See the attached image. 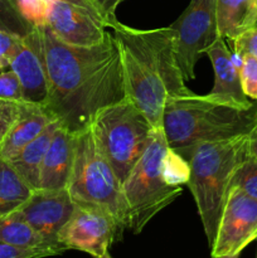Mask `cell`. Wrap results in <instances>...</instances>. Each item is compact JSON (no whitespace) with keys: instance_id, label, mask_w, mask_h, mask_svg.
Instances as JSON below:
<instances>
[{"instance_id":"1","label":"cell","mask_w":257,"mask_h":258,"mask_svg":"<svg viewBox=\"0 0 257 258\" xmlns=\"http://www.w3.org/2000/svg\"><path fill=\"white\" fill-rule=\"evenodd\" d=\"M48 70V98L44 107L71 133L92 123L106 106L126 97L121 52L107 32L93 47H73L42 28Z\"/></svg>"},{"instance_id":"2","label":"cell","mask_w":257,"mask_h":258,"mask_svg":"<svg viewBox=\"0 0 257 258\" xmlns=\"http://www.w3.org/2000/svg\"><path fill=\"white\" fill-rule=\"evenodd\" d=\"M121 52L126 96L146 116L154 127H163L166 101L191 95L186 87L174 48L170 27L135 29L108 22Z\"/></svg>"},{"instance_id":"3","label":"cell","mask_w":257,"mask_h":258,"mask_svg":"<svg viewBox=\"0 0 257 258\" xmlns=\"http://www.w3.org/2000/svg\"><path fill=\"white\" fill-rule=\"evenodd\" d=\"M256 110H241L209 95L170 98L163 115L166 143L181 155L199 144L247 135L257 122Z\"/></svg>"},{"instance_id":"4","label":"cell","mask_w":257,"mask_h":258,"mask_svg":"<svg viewBox=\"0 0 257 258\" xmlns=\"http://www.w3.org/2000/svg\"><path fill=\"white\" fill-rule=\"evenodd\" d=\"M247 135L199 144L181 154L189 163L186 184L196 201L209 248L216 239L232 176L247 154Z\"/></svg>"},{"instance_id":"5","label":"cell","mask_w":257,"mask_h":258,"mask_svg":"<svg viewBox=\"0 0 257 258\" xmlns=\"http://www.w3.org/2000/svg\"><path fill=\"white\" fill-rule=\"evenodd\" d=\"M67 189L76 204L90 206L107 212L127 229V208L122 183L101 151L91 125L76 134L75 156Z\"/></svg>"},{"instance_id":"6","label":"cell","mask_w":257,"mask_h":258,"mask_svg":"<svg viewBox=\"0 0 257 258\" xmlns=\"http://www.w3.org/2000/svg\"><path fill=\"white\" fill-rule=\"evenodd\" d=\"M168 148L164 128H154L145 151L122 181L127 229L135 234L183 191L181 186L170 185L164 179L161 164Z\"/></svg>"},{"instance_id":"7","label":"cell","mask_w":257,"mask_h":258,"mask_svg":"<svg viewBox=\"0 0 257 258\" xmlns=\"http://www.w3.org/2000/svg\"><path fill=\"white\" fill-rule=\"evenodd\" d=\"M91 127L121 183L141 158L155 128L127 96L103 107L95 116Z\"/></svg>"},{"instance_id":"8","label":"cell","mask_w":257,"mask_h":258,"mask_svg":"<svg viewBox=\"0 0 257 258\" xmlns=\"http://www.w3.org/2000/svg\"><path fill=\"white\" fill-rule=\"evenodd\" d=\"M217 0H190L188 8L169 27L174 30V48L184 80L196 78V64L202 53L219 38Z\"/></svg>"},{"instance_id":"9","label":"cell","mask_w":257,"mask_h":258,"mask_svg":"<svg viewBox=\"0 0 257 258\" xmlns=\"http://www.w3.org/2000/svg\"><path fill=\"white\" fill-rule=\"evenodd\" d=\"M47 27L73 47H93L105 39L108 19L93 0H49Z\"/></svg>"},{"instance_id":"10","label":"cell","mask_w":257,"mask_h":258,"mask_svg":"<svg viewBox=\"0 0 257 258\" xmlns=\"http://www.w3.org/2000/svg\"><path fill=\"white\" fill-rule=\"evenodd\" d=\"M121 233L122 229L107 212L76 204L70 221L58 234V242L67 249H77L100 258L107 253Z\"/></svg>"},{"instance_id":"11","label":"cell","mask_w":257,"mask_h":258,"mask_svg":"<svg viewBox=\"0 0 257 258\" xmlns=\"http://www.w3.org/2000/svg\"><path fill=\"white\" fill-rule=\"evenodd\" d=\"M254 239H257V199L241 189L231 188L211 247L212 257L241 254Z\"/></svg>"},{"instance_id":"12","label":"cell","mask_w":257,"mask_h":258,"mask_svg":"<svg viewBox=\"0 0 257 258\" xmlns=\"http://www.w3.org/2000/svg\"><path fill=\"white\" fill-rule=\"evenodd\" d=\"M75 207L67 188L34 189L29 198L13 213L27 222L45 241L62 246L58 242V234L70 221Z\"/></svg>"},{"instance_id":"13","label":"cell","mask_w":257,"mask_h":258,"mask_svg":"<svg viewBox=\"0 0 257 258\" xmlns=\"http://www.w3.org/2000/svg\"><path fill=\"white\" fill-rule=\"evenodd\" d=\"M9 68L19 77L25 102L44 106L49 88L42 28H34L20 39Z\"/></svg>"},{"instance_id":"14","label":"cell","mask_w":257,"mask_h":258,"mask_svg":"<svg viewBox=\"0 0 257 258\" xmlns=\"http://www.w3.org/2000/svg\"><path fill=\"white\" fill-rule=\"evenodd\" d=\"M214 70V86L208 93L212 98L226 105L249 110L254 103L244 95L239 76L242 58L232 54L226 40L219 37L207 50Z\"/></svg>"},{"instance_id":"15","label":"cell","mask_w":257,"mask_h":258,"mask_svg":"<svg viewBox=\"0 0 257 258\" xmlns=\"http://www.w3.org/2000/svg\"><path fill=\"white\" fill-rule=\"evenodd\" d=\"M75 138L76 134L59 125L45 153L38 189L67 188L75 156Z\"/></svg>"},{"instance_id":"16","label":"cell","mask_w":257,"mask_h":258,"mask_svg":"<svg viewBox=\"0 0 257 258\" xmlns=\"http://www.w3.org/2000/svg\"><path fill=\"white\" fill-rule=\"evenodd\" d=\"M53 121L55 118L44 106L24 101L19 117L0 145V155L7 160L13 159Z\"/></svg>"},{"instance_id":"17","label":"cell","mask_w":257,"mask_h":258,"mask_svg":"<svg viewBox=\"0 0 257 258\" xmlns=\"http://www.w3.org/2000/svg\"><path fill=\"white\" fill-rule=\"evenodd\" d=\"M216 14L219 37L234 40L254 27L257 0H217Z\"/></svg>"},{"instance_id":"18","label":"cell","mask_w":257,"mask_h":258,"mask_svg":"<svg viewBox=\"0 0 257 258\" xmlns=\"http://www.w3.org/2000/svg\"><path fill=\"white\" fill-rule=\"evenodd\" d=\"M60 123L57 120L50 122L34 140L27 144L14 158L9 160L13 168L33 189H38L40 168H42L45 153Z\"/></svg>"},{"instance_id":"19","label":"cell","mask_w":257,"mask_h":258,"mask_svg":"<svg viewBox=\"0 0 257 258\" xmlns=\"http://www.w3.org/2000/svg\"><path fill=\"white\" fill-rule=\"evenodd\" d=\"M32 29L9 0H0V72L10 67L20 39Z\"/></svg>"},{"instance_id":"20","label":"cell","mask_w":257,"mask_h":258,"mask_svg":"<svg viewBox=\"0 0 257 258\" xmlns=\"http://www.w3.org/2000/svg\"><path fill=\"white\" fill-rule=\"evenodd\" d=\"M34 189L18 174L9 160L0 155V216L17 211Z\"/></svg>"},{"instance_id":"21","label":"cell","mask_w":257,"mask_h":258,"mask_svg":"<svg viewBox=\"0 0 257 258\" xmlns=\"http://www.w3.org/2000/svg\"><path fill=\"white\" fill-rule=\"evenodd\" d=\"M0 242L28 248H52L63 253L67 249L45 241L27 222L14 213L0 216Z\"/></svg>"},{"instance_id":"22","label":"cell","mask_w":257,"mask_h":258,"mask_svg":"<svg viewBox=\"0 0 257 258\" xmlns=\"http://www.w3.org/2000/svg\"><path fill=\"white\" fill-rule=\"evenodd\" d=\"M231 188L241 189L249 197L257 199V161L249 155L248 150L234 170Z\"/></svg>"},{"instance_id":"23","label":"cell","mask_w":257,"mask_h":258,"mask_svg":"<svg viewBox=\"0 0 257 258\" xmlns=\"http://www.w3.org/2000/svg\"><path fill=\"white\" fill-rule=\"evenodd\" d=\"M163 175L168 184L174 186H180L181 184H186L189 180V163L171 148H168L165 155L163 158Z\"/></svg>"},{"instance_id":"24","label":"cell","mask_w":257,"mask_h":258,"mask_svg":"<svg viewBox=\"0 0 257 258\" xmlns=\"http://www.w3.org/2000/svg\"><path fill=\"white\" fill-rule=\"evenodd\" d=\"M18 14L32 28H43L47 25L48 0H9Z\"/></svg>"},{"instance_id":"25","label":"cell","mask_w":257,"mask_h":258,"mask_svg":"<svg viewBox=\"0 0 257 258\" xmlns=\"http://www.w3.org/2000/svg\"><path fill=\"white\" fill-rule=\"evenodd\" d=\"M239 76L243 92L249 100L257 101V58L242 57Z\"/></svg>"},{"instance_id":"26","label":"cell","mask_w":257,"mask_h":258,"mask_svg":"<svg viewBox=\"0 0 257 258\" xmlns=\"http://www.w3.org/2000/svg\"><path fill=\"white\" fill-rule=\"evenodd\" d=\"M24 101L0 98V145L22 112Z\"/></svg>"},{"instance_id":"27","label":"cell","mask_w":257,"mask_h":258,"mask_svg":"<svg viewBox=\"0 0 257 258\" xmlns=\"http://www.w3.org/2000/svg\"><path fill=\"white\" fill-rule=\"evenodd\" d=\"M58 254L59 252L52 248H28L0 242V258H44Z\"/></svg>"},{"instance_id":"28","label":"cell","mask_w":257,"mask_h":258,"mask_svg":"<svg viewBox=\"0 0 257 258\" xmlns=\"http://www.w3.org/2000/svg\"><path fill=\"white\" fill-rule=\"evenodd\" d=\"M0 98L13 101H24L23 87L19 77L13 70L0 72Z\"/></svg>"},{"instance_id":"29","label":"cell","mask_w":257,"mask_h":258,"mask_svg":"<svg viewBox=\"0 0 257 258\" xmlns=\"http://www.w3.org/2000/svg\"><path fill=\"white\" fill-rule=\"evenodd\" d=\"M234 44V54L239 58L249 57L257 58V27L251 28L242 33L241 35L233 40Z\"/></svg>"},{"instance_id":"30","label":"cell","mask_w":257,"mask_h":258,"mask_svg":"<svg viewBox=\"0 0 257 258\" xmlns=\"http://www.w3.org/2000/svg\"><path fill=\"white\" fill-rule=\"evenodd\" d=\"M98 5L103 14L107 17L108 22L116 18V9L123 0H93Z\"/></svg>"},{"instance_id":"31","label":"cell","mask_w":257,"mask_h":258,"mask_svg":"<svg viewBox=\"0 0 257 258\" xmlns=\"http://www.w3.org/2000/svg\"><path fill=\"white\" fill-rule=\"evenodd\" d=\"M247 150L249 155L257 161V122L247 135Z\"/></svg>"},{"instance_id":"32","label":"cell","mask_w":257,"mask_h":258,"mask_svg":"<svg viewBox=\"0 0 257 258\" xmlns=\"http://www.w3.org/2000/svg\"><path fill=\"white\" fill-rule=\"evenodd\" d=\"M218 258H239V254H228V256H222Z\"/></svg>"},{"instance_id":"33","label":"cell","mask_w":257,"mask_h":258,"mask_svg":"<svg viewBox=\"0 0 257 258\" xmlns=\"http://www.w3.org/2000/svg\"><path fill=\"white\" fill-rule=\"evenodd\" d=\"M100 258H112V257H111V254L107 252V253H105L103 256H101Z\"/></svg>"},{"instance_id":"34","label":"cell","mask_w":257,"mask_h":258,"mask_svg":"<svg viewBox=\"0 0 257 258\" xmlns=\"http://www.w3.org/2000/svg\"><path fill=\"white\" fill-rule=\"evenodd\" d=\"M254 27H257V18H256V22H254Z\"/></svg>"},{"instance_id":"35","label":"cell","mask_w":257,"mask_h":258,"mask_svg":"<svg viewBox=\"0 0 257 258\" xmlns=\"http://www.w3.org/2000/svg\"><path fill=\"white\" fill-rule=\"evenodd\" d=\"M256 121H257V110H256Z\"/></svg>"},{"instance_id":"36","label":"cell","mask_w":257,"mask_h":258,"mask_svg":"<svg viewBox=\"0 0 257 258\" xmlns=\"http://www.w3.org/2000/svg\"><path fill=\"white\" fill-rule=\"evenodd\" d=\"M48 2H49V0H48Z\"/></svg>"}]
</instances>
